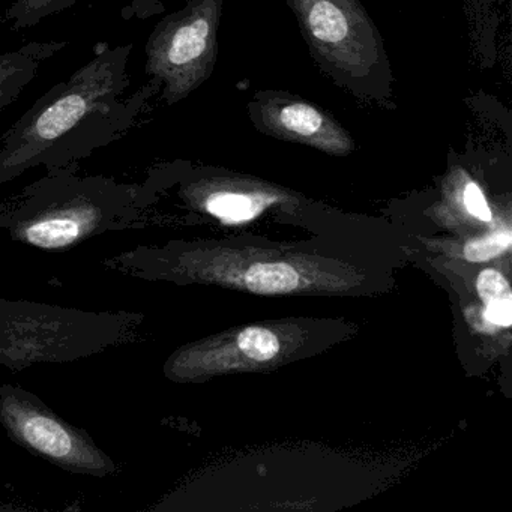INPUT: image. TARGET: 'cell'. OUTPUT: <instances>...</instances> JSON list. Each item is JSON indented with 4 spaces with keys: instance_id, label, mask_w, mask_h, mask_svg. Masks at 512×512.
Returning <instances> with one entry per match:
<instances>
[{
    "instance_id": "7c38bea8",
    "label": "cell",
    "mask_w": 512,
    "mask_h": 512,
    "mask_svg": "<svg viewBox=\"0 0 512 512\" xmlns=\"http://www.w3.org/2000/svg\"><path fill=\"white\" fill-rule=\"evenodd\" d=\"M281 124L301 136H314L323 127V118L313 107L305 104H290L280 113Z\"/></svg>"
},
{
    "instance_id": "8fae6325",
    "label": "cell",
    "mask_w": 512,
    "mask_h": 512,
    "mask_svg": "<svg viewBox=\"0 0 512 512\" xmlns=\"http://www.w3.org/2000/svg\"><path fill=\"white\" fill-rule=\"evenodd\" d=\"M238 344L244 355L254 361H269L277 355L280 343L268 329L248 328L238 337Z\"/></svg>"
},
{
    "instance_id": "ba28073f",
    "label": "cell",
    "mask_w": 512,
    "mask_h": 512,
    "mask_svg": "<svg viewBox=\"0 0 512 512\" xmlns=\"http://www.w3.org/2000/svg\"><path fill=\"white\" fill-rule=\"evenodd\" d=\"M248 289L262 295H277L296 289L299 283L298 274L286 263H257L248 269Z\"/></svg>"
},
{
    "instance_id": "9a60e30c",
    "label": "cell",
    "mask_w": 512,
    "mask_h": 512,
    "mask_svg": "<svg viewBox=\"0 0 512 512\" xmlns=\"http://www.w3.org/2000/svg\"><path fill=\"white\" fill-rule=\"evenodd\" d=\"M464 203H466L467 211L481 221L491 220V211L485 202L484 194L481 188L476 184H469L464 191Z\"/></svg>"
},
{
    "instance_id": "5b68a950",
    "label": "cell",
    "mask_w": 512,
    "mask_h": 512,
    "mask_svg": "<svg viewBox=\"0 0 512 512\" xmlns=\"http://www.w3.org/2000/svg\"><path fill=\"white\" fill-rule=\"evenodd\" d=\"M203 4L191 5L167 17L146 44V73L164 85V100L172 104L191 91L202 77L211 47L212 20Z\"/></svg>"
},
{
    "instance_id": "52a82bcc",
    "label": "cell",
    "mask_w": 512,
    "mask_h": 512,
    "mask_svg": "<svg viewBox=\"0 0 512 512\" xmlns=\"http://www.w3.org/2000/svg\"><path fill=\"white\" fill-rule=\"evenodd\" d=\"M85 2L89 4L92 0H16L5 11V22L10 23L14 31L34 28L47 17L55 16Z\"/></svg>"
},
{
    "instance_id": "4fadbf2b",
    "label": "cell",
    "mask_w": 512,
    "mask_h": 512,
    "mask_svg": "<svg viewBox=\"0 0 512 512\" xmlns=\"http://www.w3.org/2000/svg\"><path fill=\"white\" fill-rule=\"evenodd\" d=\"M511 245V233H496L487 238L473 239L464 248V256L469 262H487L508 250Z\"/></svg>"
},
{
    "instance_id": "2e32d148",
    "label": "cell",
    "mask_w": 512,
    "mask_h": 512,
    "mask_svg": "<svg viewBox=\"0 0 512 512\" xmlns=\"http://www.w3.org/2000/svg\"><path fill=\"white\" fill-rule=\"evenodd\" d=\"M485 316L494 325L511 326L512 301H497L487 305Z\"/></svg>"
},
{
    "instance_id": "7a4b0ae2",
    "label": "cell",
    "mask_w": 512,
    "mask_h": 512,
    "mask_svg": "<svg viewBox=\"0 0 512 512\" xmlns=\"http://www.w3.org/2000/svg\"><path fill=\"white\" fill-rule=\"evenodd\" d=\"M155 181L119 182L79 175V166L47 170L0 205V232L14 242L62 253L109 232L140 229L155 202Z\"/></svg>"
},
{
    "instance_id": "6da1fadb",
    "label": "cell",
    "mask_w": 512,
    "mask_h": 512,
    "mask_svg": "<svg viewBox=\"0 0 512 512\" xmlns=\"http://www.w3.org/2000/svg\"><path fill=\"white\" fill-rule=\"evenodd\" d=\"M131 44L104 46L91 61L35 101L0 137V184L35 167L79 166L127 136L160 85L154 80L125 95Z\"/></svg>"
},
{
    "instance_id": "30bf717a",
    "label": "cell",
    "mask_w": 512,
    "mask_h": 512,
    "mask_svg": "<svg viewBox=\"0 0 512 512\" xmlns=\"http://www.w3.org/2000/svg\"><path fill=\"white\" fill-rule=\"evenodd\" d=\"M206 211L226 223L248 220L257 212L251 197L242 194L215 193L206 199Z\"/></svg>"
},
{
    "instance_id": "3957f363",
    "label": "cell",
    "mask_w": 512,
    "mask_h": 512,
    "mask_svg": "<svg viewBox=\"0 0 512 512\" xmlns=\"http://www.w3.org/2000/svg\"><path fill=\"white\" fill-rule=\"evenodd\" d=\"M143 320L133 311H86L0 298V365L22 371L91 358L133 341Z\"/></svg>"
},
{
    "instance_id": "5bb4252c",
    "label": "cell",
    "mask_w": 512,
    "mask_h": 512,
    "mask_svg": "<svg viewBox=\"0 0 512 512\" xmlns=\"http://www.w3.org/2000/svg\"><path fill=\"white\" fill-rule=\"evenodd\" d=\"M479 296L485 305L497 301H512L511 289H509L508 281L493 269L481 272L478 277Z\"/></svg>"
},
{
    "instance_id": "277c9868",
    "label": "cell",
    "mask_w": 512,
    "mask_h": 512,
    "mask_svg": "<svg viewBox=\"0 0 512 512\" xmlns=\"http://www.w3.org/2000/svg\"><path fill=\"white\" fill-rule=\"evenodd\" d=\"M0 424L16 445L59 469L95 478L118 473L116 461L88 431L70 424L38 395L20 386H0Z\"/></svg>"
},
{
    "instance_id": "8992f818",
    "label": "cell",
    "mask_w": 512,
    "mask_h": 512,
    "mask_svg": "<svg viewBox=\"0 0 512 512\" xmlns=\"http://www.w3.org/2000/svg\"><path fill=\"white\" fill-rule=\"evenodd\" d=\"M68 46L67 41H32L0 55V113L34 82L40 68Z\"/></svg>"
},
{
    "instance_id": "e0dca14e",
    "label": "cell",
    "mask_w": 512,
    "mask_h": 512,
    "mask_svg": "<svg viewBox=\"0 0 512 512\" xmlns=\"http://www.w3.org/2000/svg\"><path fill=\"white\" fill-rule=\"evenodd\" d=\"M17 508H14V506L10 505H0V512H7V511H16Z\"/></svg>"
},
{
    "instance_id": "9c48e42d",
    "label": "cell",
    "mask_w": 512,
    "mask_h": 512,
    "mask_svg": "<svg viewBox=\"0 0 512 512\" xmlns=\"http://www.w3.org/2000/svg\"><path fill=\"white\" fill-rule=\"evenodd\" d=\"M308 25L317 40L337 44L347 35V19L343 11L329 0H317L308 11Z\"/></svg>"
}]
</instances>
